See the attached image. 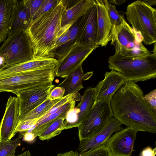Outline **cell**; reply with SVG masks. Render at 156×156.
<instances>
[{"mask_svg":"<svg viewBox=\"0 0 156 156\" xmlns=\"http://www.w3.org/2000/svg\"><path fill=\"white\" fill-rule=\"evenodd\" d=\"M20 136L15 139L10 140L6 143L0 142V156H13L15 155L16 148L21 144Z\"/></svg>","mask_w":156,"mask_h":156,"instance_id":"obj_28","label":"cell"},{"mask_svg":"<svg viewBox=\"0 0 156 156\" xmlns=\"http://www.w3.org/2000/svg\"><path fill=\"white\" fill-rule=\"evenodd\" d=\"M156 154V148L153 149L150 146H148L141 151L139 156H155Z\"/></svg>","mask_w":156,"mask_h":156,"instance_id":"obj_34","label":"cell"},{"mask_svg":"<svg viewBox=\"0 0 156 156\" xmlns=\"http://www.w3.org/2000/svg\"><path fill=\"white\" fill-rule=\"evenodd\" d=\"M55 87L52 84L34 87L19 92L16 95L19 104V119L44 101L49 97L51 91Z\"/></svg>","mask_w":156,"mask_h":156,"instance_id":"obj_10","label":"cell"},{"mask_svg":"<svg viewBox=\"0 0 156 156\" xmlns=\"http://www.w3.org/2000/svg\"><path fill=\"white\" fill-rule=\"evenodd\" d=\"M93 74V72L84 73L82 66H80L65 77V79L57 86L64 89V96L78 94V91L83 88L82 81L88 80Z\"/></svg>","mask_w":156,"mask_h":156,"instance_id":"obj_20","label":"cell"},{"mask_svg":"<svg viewBox=\"0 0 156 156\" xmlns=\"http://www.w3.org/2000/svg\"><path fill=\"white\" fill-rule=\"evenodd\" d=\"M31 22L28 0H12L8 36L20 31H28Z\"/></svg>","mask_w":156,"mask_h":156,"instance_id":"obj_14","label":"cell"},{"mask_svg":"<svg viewBox=\"0 0 156 156\" xmlns=\"http://www.w3.org/2000/svg\"><path fill=\"white\" fill-rule=\"evenodd\" d=\"M108 61L109 69L120 73L127 80L136 83L156 78V55L153 53L133 58L115 52Z\"/></svg>","mask_w":156,"mask_h":156,"instance_id":"obj_3","label":"cell"},{"mask_svg":"<svg viewBox=\"0 0 156 156\" xmlns=\"http://www.w3.org/2000/svg\"><path fill=\"white\" fill-rule=\"evenodd\" d=\"M96 96L95 87H90L86 89L77 106L67 113L62 128V130L79 126L93 107Z\"/></svg>","mask_w":156,"mask_h":156,"instance_id":"obj_11","label":"cell"},{"mask_svg":"<svg viewBox=\"0 0 156 156\" xmlns=\"http://www.w3.org/2000/svg\"><path fill=\"white\" fill-rule=\"evenodd\" d=\"M60 1L59 0H44L33 21L55 7Z\"/></svg>","mask_w":156,"mask_h":156,"instance_id":"obj_30","label":"cell"},{"mask_svg":"<svg viewBox=\"0 0 156 156\" xmlns=\"http://www.w3.org/2000/svg\"><path fill=\"white\" fill-rule=\"evenodd\" d=\"M44 0H28L32 22ZM32 23V22H31Z\"/></svg>","mask_w":156,"mask_h":156,"instance_id":"obj_32","label":"cell"},{"mask_svg":"<svg viewBox=\"0 0 156 156\" xmlns=\"http://www.w3.org/2000/svg\"><path fill=\"white\" fill-rule=\"evenodd\" d=\"M104 1L106 6L112 26V35L116 27L122 24L125 20L123 16L117 10L115 5L109 3L108 0H104Z\"/></svg>","mask_w":156,"mask_h":156,"instance_id":"obj_27","label":"cell"},{"mask_svg":"<svg viewBox=\"0 0 156 156\" xmlns=\"http://www.w3.org/2000/svg\"><path fill=\"white\" fill-rule=\"evenodd\" d=\"M111 41L115 52L124 57L139 58L151 53L142 44L140 34L133 30L126 20L115 29Z\"/></svg>","mask_w":156,"mask_h":156,"instance_id":"obj_6","label":"cell"},{"mask_svg":"<svg viewBox=\"0 0 156 156\" xmlns=\"http://www.w3.org/2000/svg\"><path fill=\"white\" fill-rule=\"evenodd\" d=\"M126 18L132 29L139 33L144 44L156 41V10L142 0L135 1L126 8Z\"/></svg>","mask_w":156,"mask_h":156,"instance_id":"obj_4","label":"cell"},{"mask_svg":"<svg viewBox=\"0 0 156 156\" xmlns=\"http://www.w3.org/2000/svg\"><path fill=\"white\" fill-rule=\"evenodd\" d=\"M76 100H71L62 105L57 111L48 116L38 120L26 132L32 133L36 137L41 131L53 121L61 116L66 115L68 112L75 108Z\"/></svg>","mask_w":156,"mask_h":156,"instance_id":"obj_23","label":"cell"},{"mask_svg":"<svg viewBox=\"0 0 156 156\" xmlns=\"http://www.w3.org/2000/svg\"><path fill=\"white\" fill-rule=\"evenodd\" d=\"M13 156H31V155L30 151L29 150H27L23 153L17 155Z\"/></svg>","mask_w":156,"mask_h":156,"instance_id":"obj_39","label":"cell"},{"mask_svg":"<svg viewBox=\"0 0 156 156\" xmlns=\"http://www.w3.org/2000/svg\"><path fill=\"white\" fill-rule=\"evenodd\" d=\"M0 57L3 61L0 70L33 59L28 31L21 30L8 36L0 47Z\"/></svg>","mask_w":156,"mask_h":156,"instance_id":"obj_5","label":"cell"},{"mask_svg":"<svg viewBox=\"0 0 156 156\" xmlns=\"http://www.w3.org/2000/svg\"><path fill=\"white\" fill-rule=\"evenodd\" d=\"M65 91L64 88L56 86L51 91L49 97L53 100L61 98L64 96Z\"/></svg>","mask_w":156,"mask_h":156,"instance_id":"obj_33","label":"cell"},{"mask_svg":"<svg viewBox=\"0 0 156 156\" xmlns=\"http://www.w3.org/2000/svg\"><path fill=\"white\" fill-rule=\"evenodd\" d=\"M95 3V0H80L71 8L64 9L61 19V28L72 25L85 15Z\"/></svg>","mask_w":156,"mask_h":156,"instance_id":"obj_21","label":"cell"},{"mask_svg":"<svg viewBox=\"0 0 156 156\" xmlns=\"http://www.w3.org/2000/svg\"><path fill=\"white\" fill-rule=\"evenodd\" d=\"M137 131L126 127L112 135L106 144L112 156H130Z\"/></svg>","mask_w":156,"mask_h":156,"instance_id":"obj_12","label":"cell"},{"mask_svg":"<svg viewBox=\"0 0 156 156\" xmlns=\"http://www.w3.org/2000/svg\"><path fill=\"white\" fill-rule=\"evenodd\" d=\"M97 10V34L96 43L105 46L112 38V26L104 0H95Z\"/></svg>","mask_w":156,"mask_h":156,"instance_id":"obj_18","label":"cell"},{"mask_svg":"<svg viewBox=\"0 0 156 156\" xmlns=\"http://www.w3.org/2000/svg\"><path fill=\"white\" fill-rule=\"evenodd\" d=\"M77 151H70L58 154L56 156H78Z\"/></svg>","mask_w":156,"mask_h":156,"instance_id":"obj_36","label":"cell"},{"mask_svg":"<svg viewBox=\"0 0 156 156\" xmlns=\"http://www.w3.org/2000/svg\"><path fill=\"white\" fill-rule=\"evenodd\" d=\"M104 79L99 81L95 87V101H110L117 90L124 82L126 79L120 73L111 70L106 72Z\"/></svg>","mask_w":156,"mask_h":156,"instance_id":"obj_16","label":"cell"},{"mask_svg":"<svg viewBox=\"0 0 156 156\" xmlns=\"http://www.w3.org/2000/svg\"><path fill=\"white\" fill-rule=\"evenodd\" d=\"M64 10L60 0L55 7L31 23L28 32L34 58L49 57L50 53L55 48L56 39L62 28L61 19Z\"/></svg>","mask_w":156,"mask_h":156,"instance_id":"obj_2","label":"cell"},{"mask_svg":"<svg viewBox=\"0 0 156 156\" xmlns=\"http://www.w3.org/2000/svg\"><path fill=\"white\" fill-rule=\"evenodd\" d=\"M113 115L110 101H95L85 119L78 127L80 141L92 136L101 129Z\"/></svg>","mask_w":156,"mask_h":156,"instance_id":"obj_8","label":"cell"},{"mask_svg":"<svg viewBox=\"0 0 156 156\" xmlns=\"http://www.w3.org/2000/svg\"><path fill=\"white\" fill-rule=\"evenodd\" d=\"M98 47L75 44L68 53L60 59L55 69V75L65 78L82 66L84 61Z\"/></svg>","mask_w":156,"mask_h":156,"instance_id":"obj_9","label":"cell"},{"mask_svg":"<svg viewBox=\"0 0 156 156\" xmlns=\"http://www.w3.org/2000/svg\"><path fill=\"white\" fill-rule=\"evenodd\" d=\"M122 124L113 115L103 127L90 137L80 141L79 153L94 148L105 143L112 134L123 128Z\"/></svg>","mask_w":156,"mask_h":156,"instance_id":"obj_15","label":"cell"},{"mask_svg":"<svg viewBox=\"0 0 156 156\" xmlns=\"http://www.w3.org/2000/svg\"><path fill=\"white\" fill-rule=\"evenodd\" d=\"M12 4V0H0V43L8 36Z\"/></svg>","mask_w":156,"mask_h":156,"instance_id":"obj_24","label":"cell"},{"mask_svg":"<svg viewBox=\"0 0 156 156\" xmlns=\"http://www.w3.org/2000/svg\"><path fill=\"white\" fill-rule=\"evenodd\" d=\"M66 115L57 119L46 126L39 134V138L41 140H49L60 134Z\"/></svg>","mask_w":156,"mask_h":156,"instance_id":"obj_26","label":"cell"},{"mask_svg":"<svg viewBox=\"0 0 156 156\" xmlns=\"http://www.w3.org/2000/svg\"><path fill=\"white\" fill-rule=\"evenodd\" d=\"M97 10L95 3L87 13L82 31L76 44L97 47L99 46L96 43L97 34Z\"/></svg>","mask_w":156,"mask_h":156,"instance_id":"obj_19","label":"cell"},{"mask_svg":"<svg viewBox=\"0 0 156 156\" xmlns=\"http://www.w3.org/2000/svg\"><path fill=\"white\" fill-rule=\"evenodd\" d=\"M142 1L147 3L151 6L152 5H156V0H142Z\"/></svg>","mask_w":156,"mask_h":156,"instance_id":"obj_38","label":"cell"},{"mask_svg":"<svg viewBox=\"0 0 156 156\" xmlns=\"http://www.w3.org/2000/svg\"><path fill=\"white\" fill-rule=\"evenodd\" d=\"M80 0H61L65 10H67L75 5Z\"/></svg>","mask_w":156,"mask_h":156,"instance_id":"obj_35","label":"cell"},{"mask_svg":"<svg viewBox=\"0 0 156 156\" xmlns=\"http://www.w3.org/2000/svg\"><path fill=\"white\" fill-rule=\"evenodd\" d=\"M19 117V104L17 97L10 96L0 123V142L6 143L16 133L15 130Z\"/></svg>","mask_w":156,"mask_h":156,"instance_id":"obj_13","label":"cell"},{"mask_svg":"<svg viewBox=\"0 0 156 156\" xmlns=\"http://www.w3.org/2000/svg\"><path fill=\"white\" fill-rule=\"evenodd\" d=\"M55 76V69L27 71L0 79V92L17 95L20 91L34 87L51 85Z\"/></svg>","mask_w":156,"mask_h":156,"instance_id":"obj_7","label":"cell"},{"mask_svg":"<svg viewBox=\"0 0 156 156\" xmlns=\"http://www.w3.org/2000/svg\"><path fill=\"white\" fill-rule=\"evenodd\" d=\"M108 1L109 3L111 4L112 3L117 5H120L124 3L126 0H109Z\"/></svg>","mask_w":156,"mask_h":156,"instance_id":"obj_37","label":"cell"},{"mask_svg":"<svg viewBox=\"0 0 156 156\" xmlns=\"http://www.w3.org/2000/svg\"><path fill=\"white\" fill-rule=\"evenodd\" d=\"M136 83L127 80L110 100L113 116L122 124L137 132L156 133V114L143 98Z\"/></svg>","mask_w":156,"mask_h":156,"instance_id":"obj_1","label":"cell"},{"mask_svg":"<svg viewBox=\"0 0 156 156\" xmlns=\"http://www.w3.org/2000/svg\"><path fill=\"white\" fill-rule=\"evenodd\" d=\"M143 98L151 109L156 114V89L145 94Z\"/></svg>","mask_w":156,"mask_h":156,"instance_id":"obj_31","label":"cell"},{"mask_svg":"<svg viewBox=\"0 0 156 156\" xmlns=\"http://www.w3.org/2000/svg\"><path fill=\"white\" fill-rule=\"evenodd\" d=\"M60 99L53 100L49 97L41 104L19 119L18 122L24 120H31L35 121L36 123Z\"/></svg>","mask_w":156,"mask_h":156,"instance_id":"obj_25","label":"cell"},{"mask_svg":"<svg viewBox=\"0 0 156 156\" xmlns=\"http://www.w3.org/2000/svg\"><path fill=\"white\" fill-rule=\"evenodd\" d=\"M87 13L70 25L69 28V41L54 51V55L57 58H62L76 44L82 31Z\"/></svg>","mask_w":156,"mask_h":156,"instance_id":"obj_22","label":"cell"},{"mask_svg":"<svg viewBox=\"0 0 156 156\" xmlns=\"http://www.w3.org/2000/svg\"><path fill=\"white\" fill-rule=\"evenodd\" d=\"M58 63L53 58H35L0 70V79L19 73L29 71L55 69Z\"/></svg>","mask_w":156,"mask_h":156,"instance_id":"obj_17","label":"cell"},{"mask_svg":"<svg viewBox=\"0 0 156 156\" xmlns=\"http://www.w3.org/2000/svg\"><path fill=\"white\" fill-rule=\"evenodd\" d=\"M79 154L78 156H112L106 143L98 147Z\"/></svg>","mask_w":156,"mask_h":156,"instance_id":"obj_29","label":"cell"}]
</instances>
